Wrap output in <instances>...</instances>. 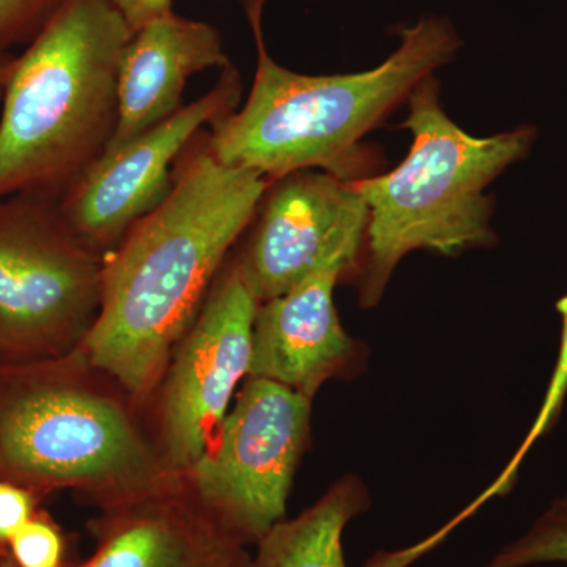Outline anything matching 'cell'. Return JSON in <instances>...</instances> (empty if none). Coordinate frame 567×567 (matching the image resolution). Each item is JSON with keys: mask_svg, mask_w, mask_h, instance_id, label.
I'll list each match as a JSON object with an SVG mask.
<instances>
[{"mask_svg": "<svg viewBox=\"0 0 567 567\" xmlns=\"http://www.w3.org/2000/svg\"><path fill=\"white\" fill-rule=\"evenodd\" d=\"M40 499L35 492L0 477V544L7 546L10 537L39 511Z\"/></svg>", "mask_w": 567, "mask_h": 567, "instance_id": "obj_18", "label": "cell"}, {"mask_svg": "<svg viewBox=\"0 0 567 567\" xmlns=\"http://www.w3.org/2000/svg\"><path fill=\"white\" fill-rule=\"evenodd\" d=\"M104 256L82 241L58 199L0 200V361L76 350L102 303Z\"/></svg>", "mask_w": 567, "mask_h": 567, "instance_id": "obj_6", "label": "cell"}, {"mask_svg": "<svg viewBox=\"0 0 567 567\" xmlns=\"http://www.w3.org/2000/svg\"><path fill=\"white\" fill-rule=\"evenodd\" d=\"M264 2L245 0L257 47L251 93L240 110L212 126L208 145L219 162L271 182L300 171L352 182L361 137L461 48L450 21L429 17L404 29L398 50L375 69L327 76L295 73L268 54Z\"/></svg>", "mask_w": 567, "mask_h": 567, "instance_id": "obj_2", "label": "cell"}, {"mask_svg": "<svg viewBox=\"0 0 567 567\" xmlns=\"http://www.w3.org/2000/svg\"><path fill=\"white\" fill-rule=\"evenodd\" d=\"M240 74L223 70L213 89L140 136L106 151L58 199L63 218L103 256L152 212L173 186L174 171L205 126L237 110Z\"/></svg>", "mask_w": 567, "mask_h": 567, "instance_id": "obj_9", "label": "cell"}, {"mask_svg": "<svg viewBox=\"0 0 567 567\" xmlns=\"http://www.w3.org/2000/svg\"><path fill=\"white\" fill-rule=\"evenodd\" d=\"M312 399L246 377L203 457L186 473L197 496L248 546L286 518L311 432Z\"/></svg>", "mask_w": 567, "mask_h": 567, "instance_id": "obj_7", "label": "cell"}, {"mask_svg": "<svg viewBox=\"0 0 567 567\" xmlns=\"http://www.w3.org/2000/svg\"><path fill=\"white\" fill-rule=\"evenodd\" d=\"M133 31L111 0H63L2 93L0 200L59 199L106 152Z\"/></svg>", "mask_w": 567, "mask_h": 567, "instance_id": "obj_4", "label": "cell"}, {"mask_svg": "<svg viewBox=\"0 0 567 567\" xmlns=\"http://www.w3.org/2000/svg\"><path fill=\"white\" fill-rule=\"evenodd\" d=\"M18 567H69L61 528L43 511L35 514L7 543Z\"/></svg>", "mask_w": 567, "mask_h": 567, "instance_id": "obj_17", "label": "cell"}, {"mask_svg": "<svg viewBox=\"0 0 567 567\" xmlns=\"http://www.w3.org/2000/svg\"><path fill=\"white\" fill-rule=\"evenodd\" d=\"M342 275L339 268H324L259 305L248 377L274 380L312 399L350 364L354 342L334 306Z\"/></svg>", "mask_w": 567, "mask_h": 567, "instance_id": "obj_12", "label": "cell"}, {"mask_svg": "<svg viewBox=\"0 0 567 567\" xmlns=\"http://www.w3.org/2000/svg\"><path fill=\"white\" fill-rule=\"evenodd\" d=\"M557 311L563 319L561 344H559L558 360L555 364L554 374H551L550 383L547 386L546 398H544L543 405L537 412L535 423L529 427L528 435L525 436L520 447L511 458L509 464L503 470L502 475L496 477L495 483L484 492L480 498L475 499L468 507L466 514H473L480 506H483L487 499L494 496L505 495L516 483L518 466L524 462L525 456L529 453L537 440L547 434L554 424L557 423L559 413H561L563 402L567 394V293L565 297L559 298L557 303Z\"/></svg>", "mask_w": 567, "mask_h": 567, "instance_id": "obj_15", "label": "cell"}, {"mask_svg": "<svg viewBox=\"0 0 567 567\" xmlns=\"http://www.w3.org/2000/svg\"><path fill=\"white\" fill-rule=\"evenodd\" d=\"M439 82L427 78L410 93L402 128L409 155L394 171L354 182L369 210L368 264L361 305L379 303L406 254L429 249L454 256L495 240L486 188L532 148L528 126L488 137L458 128L440 104Z\"/></svg>", "mask_w": 567, "mask_h": 567, "instance_id": "obj_5", "label": "cell"}, {"mask_svg": "<svg viewBox=\"0 0 567 567\" xmlns=\"http://www.w3.org/2000/svg\"><path fill=\"white\" fill-rule=\"evenodd\" d=\"M7 550V546H3V544H0V551Z\"/></svg>", "mask_w": 567, "mask_h": 567, "instance_id": "obj_23", "label": "cell"}, {"mask_svg": "<svg viewBox=\"0 0 567 567\" xmlns=\"http://www.w3.org/2000/svg\"><path fill=\"white\" fill-rule=\"evenodd\" d=\"M219 32L204 21L167 13L133 33L118 69L117 125L106 151L125 144L183 107L186 82L227 69Z\"/></svg>", "mask_w": 567, "mask_h": 567, "instance_id": "obj_13", "label": "cell"}, {"mask_svg": "<svg viewBox=\"0 0 567 567\" xmlns=\"http://www.w3.org/2000/svg\"><path fill=\"white\" fill-rule=\"evenodd\" d=\"M259 298L237 259L213 284L164 372L152 436L164 464L185 476L203 457L249 374Z\"/></svg>", "mask_w": 567, "mask_h": 567, "instance_id": "obj_8", "label": "cell"}, {"mask_svg": "<svg viewBox=\"0 0 567 567\" xmlns=\"http://www.w3.org/2000/svg\"><path fill=\"white\" fill-rule=\"evenodd\" d=\"M540 563L567 565V496L551 503L524 536L503 548L486 567H527Z\"/></svg>", "mask_w": 567, "mask_h": 567, "instance_id": "obj_16", "label": "cell"}, {"mask_svg": "<svg viewBox=\"0 0 567 567\" xmlns=\"http://www.w3.org/2000/svg\"><path fill=\"white\" fill-rule=\"evenodd\" d=\"M271 183L219 162L203 133L175 167L167 196L104 256L99 316L78 350L137 406L158 390Z\"/></svg>", "mask_w": 567, "mask_h": 567, "instance_id": "obj_1", "label": "cell"}, {"mask_svg": "<svg viewBox=\"0 0 567 567\" xmlns=\"http://www.w3.org/2000/svg\"><path fill=\"white\" fill-rule=\"evenodd\" d=\"M369 507V494L357 477H342L300 516L278 522L256 544L252 567H349L342 536ZM412 548L382 555L368 567H405L415 561Z\"/></svg>", "mask_w": 567, "mask_h": 567, "instance_id": "obj_14", "label": "cell"}, {"mask_svg": "<svg viewBox=\"0 0 567 567\" xmlns=\"http://www.w3.org/2000/svg\"><path fill=\"white\" fill-rule=\"evenodd\" d=\"M238 267L260 303L324 268L352 270L365 245L369 210L354 182L300 171L271 183Z\"/></svg>", "mask_w": 567, "mask_h": 567, "instance_id": "obj_10", "label": "cell"}, {"mask_svg": "<svg viewBox=\"0 0 567 567\" xmlns=\"http://www.w3.org/2000/svg\"><path fill=\"white\" fill-rule=\"evenodd\" d=\"M133 33L148 22L173 13V0H111Z\"/></svg>", "mask_w": 567, "mask_h": 567, "instance_id": "obj_20", "label": "cell"}, {"mask_svg": "<svg viewBox=\"0 0 567 567\" xmlns=\"http://www.w3.org/2000/svg\"><path fill=\"white\" fill-rule=\"evenodd\" d=\"M14 59H7L0 54V100H2L3 89H6L7 80H9V74L11 70V65H13Z\"/></svg>", "mask_w": 567, "mask_h": 567, "instance_id": "obj_21", "label": "cell"}, {"mask_svg": "<svg viewBox=\"0 0 567 567\" xmlns=\"http://www.w3.org/2000/svg\"><path fill=\"white\" fill-rule=\"evenodd\" d=\"M95 547L76 567H252L248 544L177 476L152 494L103 509Z\"/></svg>", "mask_w": 567, "mask_h": 567, "instance_id": "obj_11", "label": "cell"}, {"mask_svg": "<svg viewBox=\"0 0 567 567\" xmlns=\"http://www.w3.org/2000/svg\"><path fill=\"white\" fill-rule=\"evenodd\" d=\"M0 477L41 498L73 491L103 511L177 475L133 399L76 349L50 360L0 361Z\"/></svg>", "mask_w": 567, "mask_h": 567, "instance_id": "obj_3", "label": "cell"}, {"mask_svg": "<svg viewBox=\"0 0 567 567\" xmlns=\"http://www.w3.org/2000/svg\"><path fill=\"white\" fill-rule=\"evenodd\" d=\"M0 567H18L13 558L10 557L9 550L0 551ZM69 567H76V563H70Z\"/></svg>", "mask_w": 567, "mask_h": 567, "instance_id": "obj_22", "label": "cell"}, {"mask_svg": "<svg viewBox=\"0 0 567 567\" xmlns=\"http://www.w3.org/2000/svg\"><path fill=\"white\" fill-rule=\"evenodd\" d=\"M63 0H0V43L13 40L37 21L50 20Z\"/></svg>", "mask_w": 567, "mask_h": 567, "instance_id": "obj_19", "label": "cell"}]
</instances>
